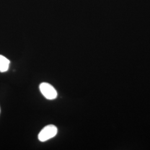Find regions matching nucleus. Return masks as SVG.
Returning a JSON list of instances; mask_svg holds the SVG:
<instances>
[{
    "label": "nucleus",
    "instance_id": "obj_2",
    "mask_svg": "<svg viewBox=\"0 0 150 150\" xmlns=\"http://www.w3.org/2000/svg\"><path fill=\"white\" fill-rule=\"evenodd\" d=\"M40 90L44 97L48 100H54L57 96V92L51 85L43 82L40 85Z\"/></svg>",
    "mask_w": 150,
    "mask_h": 150
},
{
    "label": "nucleus",
    "instance_id": "obj_1",
    "mask_svg": "<svg viewBox=\"0 0 150 150\" xmlns=\"http://www.w3.org/2000/svg\"><path fill=\"white\" fill-rule=\"evenodd\" d=\"M57 133V127L53 125L45 126L39 133L38 138L41 142H45L54 137Z\"/></svg>",
    "mask_w": 150,
    "mask_h": 150
},
{
    "label": "nucleus",
    "instance_id": "obj_3",
    "mask_svg": "<svg viewBox=\"0 0 150 150\" xmlns=\"http://www.w3.org/2000/svg\"><path fill=\"white\" fill-rule=\"evenodd\" d=\"M10 61L2 55H0V72H5L8 70Z\"/></svg>",
    "mask_w": 150,
    "mask_h": 150
},
{
    "label": "nucleus",
    "instance_id": "obj_4",
    "mask_svg": "<svg viewBox=\"0 0 150 150\" xmlns=\"http://www.w3.org/2000/svg\"><path fill=\"white\" fill-rule=\"evenodd\" d=\"M0 113H1V108H0Z\"/></svg>",
    "mask_w": 150,
    "mask_h": 150
}]
</instances>
